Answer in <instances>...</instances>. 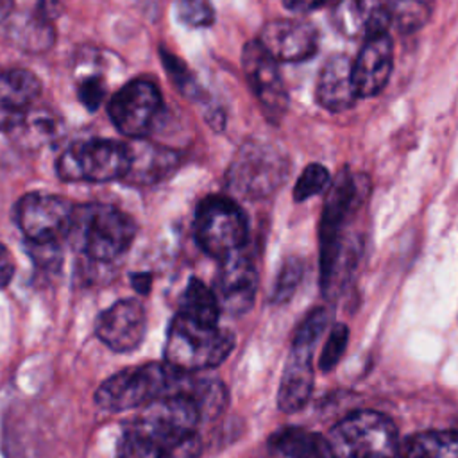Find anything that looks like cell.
<instances>
[{"mask_svg": "<svg viewBox=\"0 0 458 458\" xmlns=\"http://www.w3.org/2000/svg\"><path fill=\"white\" fill-rule=\"evenodd\" d=\"M191 379L168 363H145L107 377L97 388L95 403L109 411L143 408L161 397L188 395Z\"/></svg>", "mask_w": 458, "mask_h": 458, "instance_id": "cell-1", "label": "cell"}, {"mask_svg": "<svg viewBox=\"0 0 458 458\" xmlns=\"http://www.w3.org/2000/svg\"><path fill=\"white\" fill-rule=\"evenodd\" d=\"M200 411L188 395H168L145 404L129 426L157 444L168 458H193Z\"/></svg>", "mask_w": 458, "mask_h": 458, "instance_id": "cell-2", "label": "cell"}, {"mask_svg": "<svg viewBox=\"0 0 458 458\" xmlns=\"http://www.w3.org/2000/svg\"><path fill=\"white\" fill-rule=\"evenodd\" d=\"M136 225L129 215L109 204L73 208L68 229L70 242L95 261H113L132 243Z\"/></svg>", "mask_w": 458, "mask_h": 458, "instance_id": "cell-3", "label": "cell"}, {"mask_svg": "<svg viewBox=\"0 0 458 458\" xmlns=\"http://www.w3.org/2000/svg\"><path fill=\"white\" fill-rule=\"evenodd\" d=\"M234 347V335L220 326H206L177 313L166 335L165 363L191 374L220 365Z\"/></svg>", "mask_w": 458, "mask_h": 458, "instance_id": "cell-4", "label": "cell"}, {"mask_svg": "<svg viewBox=\"0 0 458 458\" xmlns=\"http://www.w3.org/2000/svg\"><path fill=\"white\" fill-rule=\"evenodd\" d=\"M326 440L331 458H401L395 424L370 410L352 411L338 420Z\"/></svg>", "mask_w": 458, "mask_h": 458, "instance_id": "cell-5", "label": "cell"}, {"mask_svg": "<svg viewBox=\"0 0 458 458\" xmlns=\"http://www.w3.org/2000/svg\"><path fill=\"white\" fill-rule=\"evenodd\" d=\"M327 315L322 308L313 310L299 324L277 390V406L283 411L301 410L313 392V352L326 329Z\"/></svg>", "mask_w": 458, "mask_h": 458, "instance_id": "cell-6", "label": "cell"}, {"mask_svg": "<svg viewBox=\"0 0 458 458\" xmlns=\"http://www.w3.org/2000/svg\"><path fill=\"white\" fill-rule=\"evenodd\" d=\"M286 175L288 161L277 147L249 140L238 148L227 170V186L243 199H263L272 195Z\"/></svg>", "mask_w": 458, "mask_h": 458, "instance_id": "cell-7", "label": "cell"}, {"mask_svg": "<svg viewBox=\"0 0 458 458\" xmlns=\"http://www.w3.org/2000/svg\"><path fill=\"white\" fill-rule=\"evenodd\" d=\"M131 148L113 140H86L70 145L57 159V174L63 181L107 182L127 177Z\"/></svg>", "mask_w": 458, "mask_h": 458, "instance_id": "cell-8", "label": "cell"}, {"mask_svg": "<svg viewBox=\"0 0 458 458\" xmlns=\"http://www.w3.org/2000/svg\"><path fill=\"white\" fill-rule=\"evenodd\" d=\"M363 191L360 179L349 172H342L336 181L329 184L320 218V286L324 290L335 281L342 254L344 225L351 211L358 206Z\"/></svg>", "mask_w": 458, "mask_h": 458, "instance_id": "cell-9", "label": "cell"}, {"mask_svg": "<svg viewBox=\"0 0 458 458\" xmlns=\"http://www.w3.org/2000/svg\"><path fill=\"white\" fill-rule=\"evenodd\" d=\"M193 231L202 250L218 259L242 250L249 233L243 211L224 195L206 197L199 204Z\"/></svg>", "mask_w": 458, "mask_h": 458, "instance_id": "cell-10", "label": "cell"}, {"mask_svg": "<svg viewBox=\"0 0 458 458\" xmlns=\"http://www.w3.org/2000/svg\"><path fill=\"white\" fill-rule=\"evenodd\" d=\"M14 213L29 242L52 243L68 234L73 204L59 195L32 191L18 200Z\"/></svg>", "mask_w": 458, "mask_h": 458, "instance_id": "cell-11", "label": "cell"}, {"mask_svg": "<svg viewBox=\"0 0 458 458\" xmlns=\"http://www.w3.org/2000/svg\"><path fill=\"white\" fill-rule=\"evenodd\" d=\"M161 107L163 100L156 84L147 79H134L114 93L107 113L122 134L140 140L150 132Z\"/></svg>", "mask_w": 458, "mask_h": 458, "instance_id": "cell-12", "label": "cell"}, {"mask_svg": "<svg viewBox=\"0 0 458 458\" xmlns=\"http://www.w3.org/2000/svg\"><path fill=\"white\" fill-rule=\"evenodd\" d=\"M242 66L267 118L279 120L286 111L288 93L277 61L254 39L243 47Z\"/></svg>", "mask_w": 458, "mask_h": 458, "instance_id": "cell-13", "label": "cell"}, {"mask_svg": "<svg viewBox=\"0 0 458 458\" xmlns=\"http://www.w3.org/2000/svg\"><path fill=\"white\" fill-rule=\"evenodd\" d=\"M222 265L216 274L215 295L220 310L233 315L245 313L256 297L258 274L250 258L243 250H236L227 258L220 259Z\"/></svg>", "mask_w": 458, "mask_h": 458, "instance_id": "cell-14", "label": "cell"}, {"mask_svg": "<svg viewBox=\"0 0 458 458\" xmlns=\"http://www.w3.org/2000/svg\"><path fill=\"white\" fill-rule=\"evenodd\" d=\"M147 327V317L141 302L122 299L104 310L97 320V336L116 352L134 351Z\"/></svg>", "mask_w": 458, "mask_h": 458, "instance_id": "cell-15", "label": "cell"}, {"mask_svg": "<svg viewBox=\"0 0 458 458\" xmlns=\"http://www.w3.org/2000/svg\"><path fill=\"white\" fill-rule=\"evenodd\" d=\"M277 63H297L311 57L318 47V34L313 25L301 20L268 21L256 39Z\"/></svg>", "mask_w": 458, "mask_h": 458, "instance_id": "cell-16", "label": "cell"}, {"mask_svg": "<svg viewBox=\"0 0 458 458\" xmlns=\"http://www.w3.org/2000/svg\"><path fill=\"white\" fill-rule=\"evenodd\" d=\"M394 66V50L388 32L365 39L352 61V79L358 97H374L388 82Z\"/></svg>", "mask_w": 458, "mask_h": 458, "instance_id": "cell-17", "label": "cell"}, {"mask_svg": "<svg viewBox=\"0 0 458 458\" xmlns=\"http://www.w3.org/2000/svg\"><path fill=\"white\" fill-rule=\"evenodd\" d=\"M331 20L340 34L365 39L388 32L392 25L390 7L379 0H335Z\"/></svg>", "mask_w": 458, "mask_h": 458, "instance_id": "cell-18", "label": "cell"}, {"mask_svg": "<svg viewBox=\"0 0 458 458\" xmlns=\"http://www.w3.org/2000/svg\"><path fill=\"white\" fill-rule=\"evenodd\" d=\"M41 86L29 70L0 73V131H14L34 107Z\"/></svg>", "mask_w": 458, "mask_h": 458, "instance_id": "cell-19", "label": "cell"}, {"mask_svg": "<svg viewBox=\"0 0 458 458\" xmlns=\"http://www.w3.org/2000/svg\"><path fill=\"white\" fill-rule=\"evenodd\" d=\"M315 97L317 102L329 111H344L356 102L358 93L352 79V61L347 55L336 54L324 63Z\"/></svg>", "mask_w": 458, "mask_h": 458, "instance_id": "cell-20", "label": "cell"}, {"mask_svg": "<svg viewBox=\"0 0 458 458\" xmlns=\"http://www.w3.org/2000/svg\"><path fill=\"white\" fill-rule=\"evenodd\" d=\"M268 444L283 458H331L327 440L302 428L279 429Z\"/></svg>", "mask_w": 458, "mask_h": 458, "instance_id": "cell-21", "label": "cell"}, {"mask_svg": "<svg viewBox=\"0 0 458 458\" xmlns=\"http://www.w3.org/2000/svg\"><path fill=\"white\" fill-rule=\"evenodd\" d=\"M129 148L131 168L127 177L138 179L140 182L159 181L161 177L168 175L177 165V156L168 148H161L148 143L129 145Z\"/></svg>", "mask_w": 458, "mask_h": 458, "instance_id": "cell-22", "label": "cell"}, {"mask_svg": "<svg viewBox=\"0 0 458 458\" xmlns=\"http://www.w3.org/2000/svg\"><path fill=\"white\" fill-rule=\"evenodd\" d=\"M13 132L18 136V141L23 147L38 148V147L54 143L55 140L61 138L63 122L54 111L47 107H41V109L32 107Z\"/></svg>", "mask_w": 458, "mask_h": 458, "instance_id": "cell-23", "label": "cell"}, {"mask_svg": "<svg viewBox=\"0 0 458 458\" xmlns=\"http://www.w3.org/2000/svg\"><path fill=\"white\" fill-rule=\"evenodd\" d=\"M179 313L206 326H218L220 304L211 288L200 279L191 277L181 295Z\"/></svg>", "mask_w": 458, "mask_h": 458, "instance_id": "cell-24", "label": "cell"}, {"mask_svg": "<svg viewBox=\"0 0 458 458\" xmlns=\"http://www.w3.org/2000/svg\"><path fill=\"white\" fill-rule=\"evenodd\" d=\"M401 458H458V431H424L401 449Z\"/></svg>", "mask_w": 458, "mask_h": 458, "instance_id": "cell-25", "label": "cell"}, {"mask_svg": "<svg viewBox=\"0 0 458 458\" xmlns=\"http://www.w3.org/2000/svg\"><path fill=\"white\" fill-rule=\"evenodd\" d=\"M116 458H168V454L150 438L129 428L118 444Z\"/></svg>", "mask_w": 458, "mask_h": 458, "instance_id": "cell-26", "label": "cell"}, {"mask_svg": "<svg viewBox=\"0 0 458 458\" xmlns=\"http://www.w3.org/2000/svg\"><path fill=\"white\" fill-rule=\"evenodd\" d=\"M329 182H331V177H329L327 168L318 163H311L299 175L295 188H293V199L297 202L311 199V197L326 191L329 188Z\"/></svg>", "mask_w": 458, "mask_h": 458, "instance_id": "cell-27", "label": "cell"}, {"mask_svg": "<svg viewBox=\"0 0 458 458\" xmlns=\"http://www.w3.org/2000/svg\"><path fill=\"white\" fill-rule=\"evenodd\" d=\"M349 342V329L345 324H335L329 329V335L324 342V347L320 351L318 358V369L322 372H331L342 360Z\"/></svg>", "mask_w": 458, "mask_h": 458, "instance_id": "cell-28", "label": "cell"}, {"mask_svg": "<svg viewBox=\"0 0 458 458\" xmlns=\"http://www.w3.org/2000/svg\"><path fill=\"white\" fill-rule=\"evenodd\" d=\"M302 277V263L297 258H290L283 263L277 279L274 283L272 301L274 302H286L297 290Z\"/></svg>", "mask_w": 458, "mask_h": 458, "instance_id": "cell-29", "label": "cell"}, {"mask_svg": "<svg viewBox=\"0 0 458 458\" xmlns=\"http://www.w3.org/2000/svg\"><path fill=\"white\" fill-rule=\"evenodd\" d=\"M177 18L188 27H208L213 23V7L208 0H177L175 2Z\"/></svg>", "mask_w": 458, "mask_h": 458, "instance_id": "cell-30", "label": "cell"}, {"mask_svg": "<svg viewBox=\"0 0 458 458\" xmlns=\"http://www.w3.org/2000/svg\"><path fill=\"white\" fill-rule=\"evenodd\" d=\"M428 14V9L424 4L415 2V0H401L395 9L390 7V16H392V23H397L401 29H413L419 27L420 23H424Z\"/></svg>", "mask_w": 458, "mask_h": 458, "instance_id": "cell-31", "label": "cell"}, {"mask_svg": "<svg viewBox=\"0 0 458 458\" xmlns=\"http://www.w3.org/2000/svg\"><path fill=\"white\" fill-rule=\"evenodd\" d=\"M77 97L81 100V104L88 109V111H95L104 97H106V84L104 79L100 75H88L84 77L79 86H77Z\"/></svg>", "mask_w": 458, "mask_h": 458, "instance_id": "cell-32", "label": "cell"}, {"mask_svg": "<svg viewBox=\"0 0 458 458\" xmlns=\"http://www.w3.org/2000/svg\"><path fill=\"white\" fill-rule=\"evenodd\" d=\"M30 243V254L34 258V261L38 263V267L43 268H55L61 265V249L57 245V242L52 243Z\"/></svg>", "mask_w": 458, "mask_h": 458, "instance_id": "cell-33", "label": "cell"}, {"mask_svg": "<svg viewBox=\"0 0 458 458\" xmlns=\"http://www.w3.org/2000/svg\"><path fill=\"white\" fill-rule=\"evenodd\" d=\"M14 258L5 245L0 243V288H5L14 276Z\"/></svg>", "mask_w": 458, "mask_h": 458, "instance_id": "cell-34", "label": "cell"}, {"mask_svg": "<svg viewBox=\"0 0 458 458\" xmlns=\"http://www.w3.org/2000/svg\"><path fill=\"white\" fill-rule=\"evenodd\" d=\"M335 0H283V4L290 9V11H297V13H310L315 9H320L327 4H333Z\"/></svg>", "mask_w": 458, "mask_h": 458, "instance_id": "cell-35", "label": "cell"}, {"mask_svg": "<svg viewBox=\"0 0 458 458\" xmlns=\"http://www.w3.org/2000/svg\"><path fill=\"white\" fill-rule=\"evenodd\" d=\"M131 281H132V286L140 292V293H147L148 290H150V283H152V277H150V274H134L132 277H131Z\"/></svg>", "mask_w": 458, "mask_h": 458, "instance_id": "cell-36", "label": "cell"}, {"mask_svg": "<svg viewBox=\"0 0 458 458\" xmlns=\"http://www.w3.org/2000/svg\"><path fill=\"white\" fill-rule=\"evenodd\" d=\"M13 0H0V20L9 13Z\"/></svg>", "mask_w": 458, "mask_h": 458, "instance_id": "cell-37", "label": "cell"}]
</instances>
